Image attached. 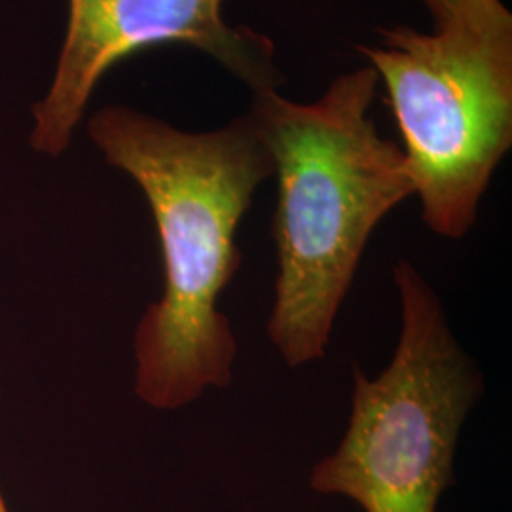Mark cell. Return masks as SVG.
I'll use <instances>...</instances> for the list:
<instances>
[{"mask_svg": "<svg viewBox=\"0 0 512 512\" xmlns=\"http://www.w3.org/2000/svg\"><path fill=\"white\" fill-rule=\"evenodd\" d=\"M224 0H69V27L54 84L33 109L31 145L59 156L88 107L95 86L129 55L183 44L213 57L253 93L279 90L274 40L230 25Z\"/></svg>", "mask_w": 512, "mask_h": 512, "instance_id": "5b68a950", "label": "cell"}, {"mask_svg": "<svg viewBox=\"0 0 512 512\" xmlns=\"http://www.w3.org/2000/svg\"><path fill=\"white\" fill-rule=\"evenodd\" d=\"M370 67L340 74L313 103L253 93L249 114L274 162L277 253L266 332L291 366L325 357L368 239L414 196L401 147L380 135Z\"/></svg>", "mask_w": 512, "mask_h": 512, "instance_id": "7a4b0ae2", "label": "cell"}, {"mask_svg": "<svg viewBox=\"0 0 512 512\" xmlns=\"http://www.w3.org/2000/svg\"><path fill=\"white\" fill-rule=\"evenodd\" d=\"M0 512H8V507H6V503H4L2 492H0Z\"/></svg>", "mask_w": 512, "mask_h": 512, "instance_id": "52a82bcc", "label": "cell"}, {"mask_svg": "<svg viewBox=\"0 0 512 512\" xmlns=\"http://www.w3.org/2000/svg\"><path fill=\"white\" fill-rule=\"evenodd\" d=\"M431 14L435 27L471 23L482 19L495 18L509 8L503 0H421Z\"/></svg>", "mask_w": 512, "mask_h": 512, "instance_id": "8992f818", "label": "cell"}, {"mask_svg": "<svg viewBox=\"0 0 512 512\" xmlns=\"http://www.w3.org/2000/svg\"><path fill=\"white\" fill-rule=\"evenodd\" d=\"M376 35L359 52L385 88L421 219L440 238H465L512 147L511 10Z\"/></svg>", "mask_w": 512, "mask_h": 512, "instance_id": "277c9868", "label": "cell"}, {"mask_svg": "<svg viewBox=\"0 0 512 512\" xmlns=\"http://www.w3.org/2000/svg\"><path fill=\"white\" fill-rule=\"evenodd\" d=\"M393 279L401 302L393 359L376 378L353 365L346 433L311 469L310 488L348 497L365 512H437L484 376L420 270L399 260Z\"/></svg>", "mask_w": 512, "mask_h": 512, "instance_id": "3957f363", "label": "cell"}, {"mask_svg": "<svg viewBox=\"0 0 512 512\" xmlns=\"http://www.w3.org/2000/svg\"><path fill=\"white\" fill-rule=\"evenodd\" d=\"M90 137L143 190L158 228L164 294L135 330V393L177 410L234 378L238 342L220 296L241 264L239 224L274 162L249 112L222 128L183 131L105 107Z\"/></svg>", "mask_w": 512, "mask_h": 512, "instance_id": "6da1fadb", "label": "cell"}]
</instances>
